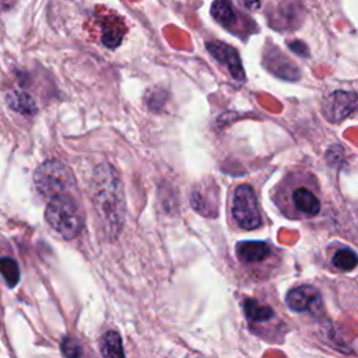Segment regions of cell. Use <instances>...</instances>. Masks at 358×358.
<instances>
[{
  "instance_id": "6",
  "label": "cell",
  "mask_w": 358,
  "mask_h": 358,
  "mask_svg": "<svg viewBox=\"0 0 358 358\" xmlns=\"http://www.w3.org/2000/svg\"><path fill=\"white\" fill-rule=\"evenodd\" d=\"M288 204L298 217H315L321 211V200L308 184H298L290 191Z\"/></svg>"
},
{
  "instance_id": "7",
  "label": "cell",
  "mask_w": 358,
  "mask_h": 358,
  "mask_svg": "<svg viewBox=\"0 0 358 358\" xmlns=\"http://www.w3.org/2000/svg\"><path fill=\"white\" fill-rule=\"evenodd\" d=\"M206 47H207L209 54L214 59H217L220 63L227 66V69L230 70L231 76L235 80L241 81L245 78L240 55L233 47H229V45L222 43V42H209Z\"/></svg>"
},
{
  "instance_id": "11",
  "label": "cell",
  "mask_w": 358,
  "mask_h": 358,
  "mask_svg": "<svg viewBox=\"0 0 358 358\" xmlns=\"http://www.w3.org/2000/svg\"><path fill=\"white\" fill-rule=\"evenodd\" d=\"M6 103L10 109L25 116H34L36 114V104L34 98L24 92H12L6 94Z\"/></svg>"
},
{
  "instance_id": "16",
  "label": "cell",
  "mask_w": 358,
  "mask_h": 358,
  "mask_svg": "<svg viewBox=\"0 0 358 358\" xmlns=\"http://www.w3.org/2000/svg\"><path fill=\"white\" fill-rule=\"evenodd\" d=\"M0 273H2L3 279L6 280L9 287L17 286L20 280V268L16 260L10 257H2L0 259Z\"/></svg>"
},
{
  "instance_id": "1",
  "label": "cell",
  "mask_w": 358,
  "mask_h": 358,
  "mask_svg": "<svg viewBox=\"0 0 358 358\" xmlns=\"http://www.w3.org/2000/svg\"><path fill=\"white\" fill-rule=\"evenodd\" d=\"M90 192L101 230L108 237H116L125 221V195L116 169L105 162L97 165Z\"/></svg>"
},
{
  "instance_id": "8",
  "label": "cell",
  "mask_w": 358,
  "mask_h": 358,
  "mask_svg": "<svg viewBox=\"0 0 358 358\" xmlns=\"http://www.w3.org/2000/svg\"><path fill=\"white\" fill-rule=\"evenodd\" d=\"M286 304L295 312H306L321 304V294L312 286H299L287 293Z\"/></svg>"
},
{
  "instance_id": "10",
  "label": "cell",
  "mask_w": 358,
  "mask_h": 358,
  "mask_svg": "<svg viewBox=\"0 0 358 358\" xmlns=\"http://www.w3.org/2000/svg\"><path fill=\"white\" fill-rule=\"evenodd\" d=\"M242 308L246 318L253 324L268 322L275 318V310L272 309V306L262 304L257 299H252V298L245 299Z\"/></svg>"
},
{
  "instance_id": "2",
  "label": "cell",
  "mask_w": 358,
  "mask_h": 358,
  "mask_svg": "<svg viewBox=\"0 0 358 358\" xmlns=\"http://www.w3.org/2000/svg\"><path fill=\"white\" fill-rule=\"evenodd\" d=\"M45 218L65 240L76 238L83 229V215L80 209L69 195H59L50 199Z\"/></svg>"
},
{
  "instance_id": "9",
  "label": "cell",
  "mask_w": 358,
  "mask_h": 358,
  "mask_svg": "<svg viewBox=\"0 0 358 358\" xmlns=\"http://www.w3.org/2000/svg\"><path fill=\"white\" fill-rule=\"evenodd\" d=\"M271 255V245L263 241H242L237 245V256L244 263H259Z\"/></svg>"
},
{
  "instance_id": "4",
  "label": "cell",
  "mask_w": 358,
  "mask_h": 358,
  "mask_svg": "<svg viewBox=\"0 0 358 358\" xmlns=\"http://www.w3.org/2000/svg\"><path fill=\"white\" fill-rule=\"evenodd\" d=\"M233 217L242 230H256L262 226L255 191L249 185H240L233 200Z\"/></svg>"
},
{
  "instance_id": "14",
  "label": "cell",
  "mask_w": 358,
  "mask_h": 358,
  "mask_svg": "<svg viewBox=\"0 0 358 358\" xmlns=\"http://www.w3.org/2000/svg\"><path fill=\"white\" fill-rule=\"evenodd\" d=\"M101 354L104 358H125L122 339L118 332L109 330L103 336Z\"/></svg>"
},
{
  "instance_id": "13",
  "label": "cell",
  "mask_w": 358,
  "mask_h": 358,
  "mask_svg": "<svg viewBox=\"0 0 358 358\" xmlns=\"http://www.w3.org/2000/svg\"><path fill=\"white\" fill-rule=\"evenodd\" d=\"M103 42L108 48H116L125 35V24L119 19H111L103 24Z\"/></svg>"
},
{
  "instance_id": "3",
  "label": "cell",
  "mask_w": 358,
  "mask_h": 358,
  "mask_svg": "<svg viewBox=\"0 0 358 358\" xmlns=\"http://www.w3.org/2000/svg\"><path fill=\"white\" fill-rule=\"evenodd\" d=\"M34 185L45 198L67 195L74 187V176L67 165L58 160L45 161L34 173Z\"/></svg>"
},
{
  "instance_id": "12",
  "label": "cell",
  "mask_w": 358,
  "mask_h": 358,
  "mask_svg": "<svg viewBox=\"0 0 358 358\" xmlns=\"http://www.w3.org/2000/svg\"><path fill=\"white\" fill-rule=\"evenodd\" d=\"M211 16L226 28H231L237 24V13L230 0H215L211 6Z\"/></svg>"
},
{
  "instance_id": "18",
  "label": "cell",
  "mask_w": 358,
  "mask_h": 358,
  "mask_svg": "<svg viewBox=\"0 0 358 358\" xmlns=\"http://www.w3.org/2000/svg\"><path fill=\"white\" fill-rule=\"evenodd\" d=\"M288 47L291 51H294L295 54L301 55V56H306L308 55V50L305 45L301 42V41H295V42H290Z\"/></svg>"
},
{
  "instance_id": "17",
  "label": "cell",
  "mask_w": 358,
  "mask_h": 358,
  "mask_svg": "<svg viewBox=\"0 0 358 358\" xmlns=\"http://www.w3.org/2000/svg\"><path fill=\"white\" fill-rule=\"evenodd\" d=\"M62 352L66 358H78L81 354V347L74 339L66 337L62 343Z\"/></svg>"
},
{
  "instance_id": "19",
  "label": "cell",
  "mask_w": 358,
  "mask_h": 358,
  "mask_svg": "<svg viewBox=\"0 0 358 358\" xmlns=\"http://www.w3.org/2000/svg\"><path fill=\"white\" fill-rule=\"evenodd\" d=\"M240 2L248 10H257L260 8V0H240Z\"/></svg>"
},
{
  "instance_id": "5",
  "label": "cell",
  "mask_w": 358,
  "mask_h": 358,
  "mask_svg": "<svg viewBox=\"0 0 358 358\" xmlns=\"http://www.w3.org/2000/svg\"><path fill=\"white\" fill-rule=\"evenodd\" d=\"M325 118L332 123H339L358 112V94L351 92H335L322 104Z\"/></svg>"
},
{
  "instance_id": "15",
  "label": "cell",
  "mask_w": 358,
  "mask_h": 358,
  "mask_svg": "<svg viewBox=\"0 0 358 358\" xmlns=\"http://www.w3.org/2000/svg\"><path fill=\"white\" fill-rule=\"evenodd\" d=\"M332 262H333V266L337 267L339 271L351 272L352 268H355L358 266V255L350 248H341L340 251L336 252Z\"/></svg>"
}]
</instances>
